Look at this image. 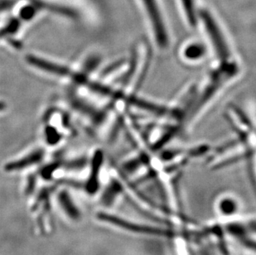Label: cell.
<instances>
[{
    "mask_svg": "<svg viewBox=\"0 0 256 255\" xmlns=\"http://www.w3.org/2000/svg\"><path fill=\"white\" fill-rule=\"evenodd\" d=\"M182 56L186 62H198L205 56V48L198 42L188 44L182 50Z\"/></svg>",
    "mask_w": 256,
    "mask_h": 255,
    "instance_id": "8992f818",
    "label": "cell"
},
{
    "mask_svg": "<svg viewBox=\"0 0 256 255\" xmlns=\"http://www.w3.org/2000/svg\"><path fill=\"white\" fill-rule=\"evenodd\" d=\"M102 160H103V154L102 151L97 150L94 152V156L92 159V168L90 176L86 183V190L90 193H94L97 189L98 186V175H99L100 169L102 166Z\"/></svg>",
    "mask_w": 256,
    "mask_h": 255,
    "instance_id": "5b68a950",
    "label": "cell"
},
{
    "mask_svg": "<svg viewBox=\"0 0 256 255\" xmlns=\"http://www.w3.org/2000/svg\"><path fill=\"white\" fill-rule=\"evenodd\" d=\"M6 108V104L4 102H0V111L4 110Z\"/></svg>",
    "mask_w": 256,
    "mask_h": 255,
    "instance_id": "7c38bea8",
    "label": "cell"
},
{
    "mask_svg": "<svg viewBox=\"0 0 256 255\" xmlns=\"http://www.w3.org/2000/svg\"><path fill=\"white\" fill-rule=\"evenodd\" d=\"M152 28V35L160 48L165 49L168 45V36L156 0H142Z\"/></svg>",
    "mask_w": 256,
    "mask_h": 255,
    "instance_id": "6da1fadb",
    "label": "cell"
},
{
    "mask_svg": "<svg viewBox=\"0 0 256 255\" xmlns=\"http://www.w3.org/2000/svg\"><path fill=\"white\" fill-rule=\"evenodd\" d=\"M86 160L85 158L78 159L73 161L68 162L64 164V168L69 170H79L86 166Z\"/></svg>",
    "mask_w": 256,
    "mask_h": 255,
    "instance_id": "8fae6325",
    "label": "cell"
},
{
    "mask_svg": "<svg viewBox=\"0 0 256 255\" xmlns=\"http://www.w3.org/2000/svg\"><path fill=\"white\" fill-rule=\"evenodd\" d=\"M60 208L70 219L78 222L80 219V212L66 190H62L58 195Z\"/></svg>",
    "mask_w": 256,
    "mask_h": 255,
    "instance_id": "277c9868",
    "label": "cell"
},
{
    "mask_svg": "<svg viewBox=\"0 0 256 255\" xmlns=\"http://www.w3.org/2000/svg\"><path fill=\"white\" fill-rule=\"evenodd\" d=\"M46 141L50 144H56L60 141V136L59 132L54 128L48 127L46 128Z\"/></svg>",
    "mask_w": 256,
    "mask_h": 255,
    "instance_id": "9c48e42d",
    "label": "cell"
},
{
    "mask_svg": "<svg viewBox=\"0 0 256 255\" xmlns=\"http://www.w3.org/2000/svg\"><path fill=\"white\" fill-rule=\"evenodd\" d=\"M28 62L40 70H44L46 72L52 73L54 75L60 76H72L70 70L66 66L58 65L56 63L51 62L48 60H44L42 58H38L35 56L28 55L26 56Z\"/></svg>",
    "mask_w": 256,
    "mask_h": 255,
    "instance_id": "7a4b0ae2",
    "label": "cell"
},
{
    "mask_svg": "<svg viewBox=\"0 0 256 255\" xmlns=\"http://www.w3.org/2000/svg\"><path fill=\"white\" fill-rule=\"evenodd\" d=\"M20 20L12 18V20H10V22H8L6 26H4L0 30V38L7 36V35H12V34H15L20 29Z\"/></svg>",
    "mask_w": 256,
    "mask_h": 255,
    "instance_id": "52a82bcc",
    "label": "cell"
},
{
    "mask_svg": "<svg viewBox=\"0 0 256 255\" xmlns=\"http://www.w3.org/2000/svg\"><path fill=\"white\" fill-rule=\"evenodd\" d=\"M36 10L38 8L32 4L25 6V7L22 8V10H20V18L24 20V21H29L36 14Z\"/></svg>",
    "mask_w": 256,
    "mask_h": 255,
    "instance_id": "ba28073f",
    "label": "cell"
},
{
    "mask_svg": "<svg viewBox=\"0 0 256 255\" xmlns=\"http://www.w3.org/2000/svg\"><path fill=\"white\" fill-rule=\"evenodd\" d=\"M100 62V59L97 56H92L88 59L84 66L83 75L86 76L88 73L93 72L96 68L97 66H99Z\"/></svg>",
    "mask_w": 256,
    "mask_h": 255,
    "instance_id": "30bf717a",
    "label": "cell"
},
{
    "mask_svg": "<svg viewBox=\"0 0 256 255\" xmlns=\"http://www.w3.org/2000/svg\"><path fill=\"white\" fill-rule=\"evenodd\" d=\"M44 156V150H36L20 160L11 162L6 164L4 166V170L6 172L20 171L22 169L27 168L29 166L38 164L42 160Z\"/></svg>",
    "mask_w": 256,
    "mask_h": 255,
    "instance_id": "3957f363",
    "label": "cell"
}]
</instances>
